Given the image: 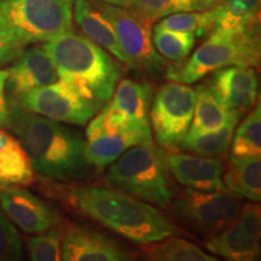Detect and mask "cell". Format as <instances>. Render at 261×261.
<instances>
[{"label":"cell","mask_w":261,"mask_h":261,"mask_svg":"<svg viewBox=\"0 0 261 261\" xmlns=\"http://www.w3.org/2000/svg\"><path fill=\"white\" fill-rule=\"evenodd\" d=\"M23 50L24 47L12 40L5 33L0 32V68L14 62Z\"/></svg>","instance_id":"cell-32"},{"label":"cell","mask_w":261,"mask_h":261,"mask_svg":"<svg viewBox=\"0 0 261 261\" xmlns=\"http://www.w3.org/2000/svg\"><path fill=\"white\" fill-rule=\"evenodd\" d=\"M106 181L159 208H167L174 198L167 154L152 144L130 146L108 166Z\"/></svg>","instance_id":"cell-4"},{"label":"cell","mask_w":261,"mask_h":261,"mask_svg":"<svg viewBox=\"0 0 261 261\" xmlns=\"http://www.w3.org/2000/svg\"><path fill=\"white\" fill-rule=\"evenodd\" d=\"M29 256L34 261H57L62 255V230L57 226L27 240Z\"/></svg>","instance_id":"cell-30"},{"label":"cell","mask_w":261,"mask_h":261,"mask_svg":"<svg viewBox=\"0 0 261 261\" xmlns=\"http://www.w3.org/2000/svg\"><path fill=\"white\" fill-rule=\"evenodd\" d=\"M34 173L19 140L0 128V188L28 187L34 181Z\"/></svg>","instance_id":"cell-20"},{"label":"cell","mask_w":261,"mask_h":261,"mask_svg":"<svg viewBox=\"0 0 261 261\" xmlns=\"http://www.w3.org/2000/svg\"><path fill=\"white\" fill-rule=\"evenodd\" d=\"M48 189L71 210L140 246L179 233L158 208L117 189L83 185Z\"/></svg>","instance_id":"cell-2"},{"label":"cell","mask_w":261,"mask_h":261,"mask_svg":"<svg viewBox=\"0 0 261 261\" xmlns=\"http://www.w3.org/2000/svg\"><path fill=\"white\" fill-rule=\"evenodd\" d=\"M195 91L196 102L194 116H192L190 128L185 137L203 135L240 121V116L225 109L207 84L198 85L197 87H195Z\"/></svg>","instance_id":"cell-21"},{"label":"cell","mask_w":261,"mask_h":261,"mask_svg":"<svg viewBox=\"0 0 261 261\" xmlns=\"http://www.w3.org/2000/svg\"><path fill=\"white\" fill-rule=\"evenodd\" d=\"M143 253L156 261H217V257L202 250L197 244L180 237H166L163 240L142 244Z\"/></svg>","instance_id":"cell-24"},{"label":"cell","mask_w":261,"mask_h":261,"mask_svg":"<svg viewBox=\"0 0 261 261\" xmlns=\"http://www.w3.org/2000/svg\"><path fill=\"white\" fill-rule=\"evenodd\" d=\"M73 16L85 37L127 65V58L120 46L113 24L96 4L89 0H74Z\"/></svg>","instance_id":"cell-19"},{"label":"cell","mask_w":261,"mask_h":261,"mask_svg":"<svg viewBox=\"0 0 261 261\" xmlns=\"http://www.w3.org/2000/svg\"><path fill=\"white\" fill-rule=\"evenodd\" d=\"M196 91L188 84H163L155 94L150 110V125L159 145L177 148L187 136L194 116Z\"/></svg>","instance_id":"cell-10"},{"label":"cell","mask_w":261,"mask_h":261,"mask_svg":"<svg viewBox=\"0 0 261 261\" xmlns=\"http://www.w3.org/2000/svg\"><path fill=\"white\" fill-rule=\"evenodd\" d=\"M6 70V92L14 97L54 84L60 79L56 67L42 46L23 50Z\"/></svg>","instance_id":"cell-16"},{"label":"cell","mask_w":261,"mask_h":261,"mask_svg":"<svg viewBox=\"0 0 261 261\" xmlns=\"http://www.w3.org/2000/svg\"><path fill=\"white\" fill-rule=\"evenodd\" d=\"M74 0H0V32L22 47L73 32Z\"/></svg>","instance_id":"cell-6"},{"label":"cell","mask_w":261,"mask_h":261,"mask_svg":"<svg viewBox=\"0 0 261 261\" xmlns=\"http://www.w3.org/2000/svg\"><path fill=\"white\" fill-rule=\"evenodd\" d=\"M256 106L249 113L242 123L238 126L236 135L231 142L230 159L260 156L261 154V104Z\"/></svg>","instance_id":"cell-26"},{"label":"cell","mask_w":261,"mask_h":261,"mask_svg":"<svg viewBox=\"0 0 261 261\" xmlns=\"http://www.w3.org/2000/svg\"><path fill=\"white\" fill-rule=\"evenodd\" d=\"M223 184L228 192L252 202L261 200V158L230 159Z\"/></svg>","instance_id":"cell-22"},{"label":"cell","mask_w":261,"mask_h":261,"mask_svg":"<svg viewBox=\"0 0 261 261\" xmlns=\"http://www.w3.org/2000/svg\"><path fill=\"white\" fill-rule=\"evenodd\" d=\"M0 208L27 233H40L60 224L54 207L19 187L0 188Z\"/></svg>","instance_id":"cell-14"},{"label":"cell","mask_w":261,"mask_h":261,"mask_svg":"<svg viewBox=\"0 0 261 261\" xmlns=\"http://www.w3.org/2000/svg\"><path fill=\"white\" fill-rule=\"evenodd\" d=\"M97 8L113 24L127 67L144 71L154 79H160L167 71L165 58L156 51L151 38V24L143 21L127 8L97 3Z\"/></svg>","instance_id":"cell-8"},{"label":"cell","mask_w":261,"mask_h":261,"mask_svg":"<svg viewBox=\"0 0 261 261\" xmlns=\"http://www.w3.org/2000/svg\"><path fill=\"white\" fill-rule=\"evenodd\" d=\"M151 35L156 51L163 58H167L175 63H180L187 60L196 40L194 33L168 31L156 25Z\"/></svg>","instance_id":"cell-27"},{"label":"cell","mask_w":261,"mask_h":261,"mask_svg":"<svg viewBox=\"0 0 261 261\" xmlns=\"http://www.w3.org/2000/svg\"><path fill=\"white\" fill-rule=\"evenodd\" d=\"M15 98L33 113L80 127L86 126L103 108L81 92L75 85L61 77L56 83L38 87Z\"/></svg>","instance_id":"cell-9"},{"label":"cell","mask_w":261,"mask_h":261,"mask_svg":"<svg viewBox=\"0 0 261 261\" xmlns=\"http://www.w3.org/2000/svg\"><path fill=\"white\" fill-rule=\"evenodd\" d=\"M259 62V24L237 31H213L187 63L168 67L166 76L190 85L223 68L256 67Z\"/></svg>","instance_id":"cell-5"},{"label":"cell","mask_w":261,"mask_h":261,"mask_svg":"<svg viewBox=\"0 0 261 261\" xmlns=\"http://www.w3.org/2000/svg\"><path fill=\"white\" fill-rule=\"evenodd\" d=\"M97 3H104V4L121 6V8H127L129 5L130 0H96Z\"/></svg>","instance_id":"cell-35"},{"label":"cell","mask_w":261,"mask_h":261,"mask_svg":"<svg viewBox=\"0 0 261 261\" xmlns=\"http://www.w3.org/2000/svg\"><path fill=\"white\" fill-rule=\"evenodd\" d=\"M224 0H195L196 10L197 11H204V10L213 9L215 6L220 5Z\"/></svg>","instance_id":"cell-34"},{"label":"cell","mask_w":261,"mask_h":261,"mask_svg":"<svg viewBox=\"0 0 261 261\" xmlns=\"http://www.w3.org/2000/svg\"><path fill=\"white\" fill-rule=\"evenodd\" d=\"M127 9L150 24L177 12L197 11L195 0H130Z\"/></svg>","instance_id":"cell-28"},{"label":"cell","mask_w":261,"mask_h":261,"mask_svg":"<svg viewBox=\"0 0 261 261\" xmlns=\"http://www.w3.org/2000/svg\"><path fill=\"white\" fill-rule=\"evenodd\" d=\"M10 130L23 146L34 172L56 181H81L94 167L85 155V137L80 130L33 113L8 94Z\"/></svg>","instance_id":"cell-1"},{"label":"cell","mask_w":261,"mask_h":261,"mask_svg":"<svg viewBox=\"0 0 261 261\" xmlns=\"http://www.w3.org/2000/svg\"><path fill=\"white\" fill-rule=\"evenodd\" d=\"M261 212L255 203L242 205L230 226L208 238L204 247L215 255L232 261H253L260 256Z\"/></svg>","instance_id":"cell-12"},{"label":"cell","mask_w":261,"mask_h":261,"mask_svg":"<svg viewBox=\"0 0 261 261\" xmlns=\"http://www.w3.org/2000/svg\"><path fill=\"white\" fill-rule=\"evenodd\" d=\"M237 123H230L217 130L194 137H184L177 148L204 158H219L230 148Z\"/></svg>","instance_id":"cell-25"},{"label":"cell","mask_w":261,"mask_h":261,"mask_svg":"<svg viewBox=\"0 0 261 261\" xmlns=\"http://www.w3.org/2000/svg\"><path fill=\"white\" fill-rule=\"evenodd\" d=\"M151 86L132 79L119 81L112 98L99 110L108 125L133 137L138 144L152 142L150 125Z\"/></svg>","instance_id":"cell-11"},{"label":"cell","mask_w":261,"mask_h":261,"mask_svg":"<svg viewBox=\"0 0 261 261\" xmlns=\"http://www.w3.org/2000/svg\"><path fill=\"white\" fill-rule=\"evenodd\" d=\"M90 122L85 136V155L94 169L103 171L138 142L127 133L109 126L99 114Z\"/></svg>","instance_id":"cell-18"},{"label":"cell","mask_w":261,"mask_h":261,"mask_svg":"<svg viewBox=\"0 0 261 261\" xmlns=\"http://www.w3.org/2000/svg\"><path fill=\"white\" fill-rule=\"evenodd\" d=\"M61 79L104 107L121 80L122 68L109 52L86 37L64 33L42 45Z\"/></svg>","instance_id":"cell-3"},{"label":"cell","mask_w":261,"mask_h":261,"mask_svg":"<svg viewBox=\"0 0 261 261\" xmlns=\"http://www.w3.org/2000/svg\"><path fill=\"white\" fill-rule=\"evenodd\" d=\"M212 23H213V17L211 10H204V11H187L168 15L163 17L156 24V27L174 32L194 33L196 37H202L210 34Z\"/></svg>","instance_id":"cell-29"},{"label":"cell","mask_w":261,"mask_h":261,"mask_svg":"<svg viewBox=\"0 0 261 261\" xmlns=\"http://www.w3.org/2000/svg\"><path fill=\"white\" fill-rule=\"evenodd\" d=\"M135 259L136 254L97 230L70 225L62 231L61 260L128 261Z\"/></svg>","instance_id":"cell-13"},{"label":"cell","mask_w":261,"mask_h":261,"mask_svg":"<svg viewBox=\"0 0 261 261\" xmlns=\"http://www.w3.org/2000/svg\"><path fill=\"white\" fill-rule=\"evenodd\" d=\"M169 172L179 184L200 191H227L223 184L224 165L214 158L175 152L167 155Z\"/></svg>","instance_id":"cell-17"},{"label":"cell","mask_w":261,"mask_h":261,"mask_svg":"<svg viewBox=\"0 0 261 261\" xmlns=\"http://www.w3.org/2000/svg\"><path fill=\"white\" fill-rule=\"evenodd\" d=\"M8 70L0 69V128L10 130V110L8 92H6Z\"/></svg>","instance_id":"cell-33"},{"label":"cell","mask_w":261,"mask_h":261,"mask_svg":"<svg viewBox=\"0 0 261 261\" xmlns=\"http://www.w3.org/2000/svg\"><path fill=\"white\" fill-rule=\"evenodd\" d=\"M171 202L175 218L196 233L211 238L230 226L242 210L238 196L228 191L185 189Z\"/></svg>","instance_id":"cell-7"},{"label":"cell","mask_w":261,"mask_h":261,"mask_svg":"<svg viewBox=\"0 0 261 261\" xmlns=\"http://www.w3.org/2000/svg\"><path fill=\"white\" fill-rule=\"evenodd\" d=\"M23 259V244L18 231L0 208V261Z\"/></svg>","instance_id":"cell-31"},{"label":"cell","mask_w":261,"mask_h":261,"mask_svg":"<svg viewBox=\"0 0 261 261\" xmlns=\"http://www.w3.org/2000/svg\"><path fill=\"white\" fill-rule=\"evenodd\" d=\"M207 86L230 113L242 116L255 106L257 77L253 67H226L212 73Z\"/></svg>","instance_id":"cell-15"},{"label":"cell","mask_w":261,"mask_h":261,"mask_svg":"<svg viewBox=\"0 0 261 261\" xmlns=\"http://www.w3.org/2000/svg\"><path fill=\"white\" fill-rule=\"evenodd\" d=\"M260 0H224L210 9L213 17L212 31H237L259 24Z\"/></svg>","instance_id":"cell-23"}]
</instances>
